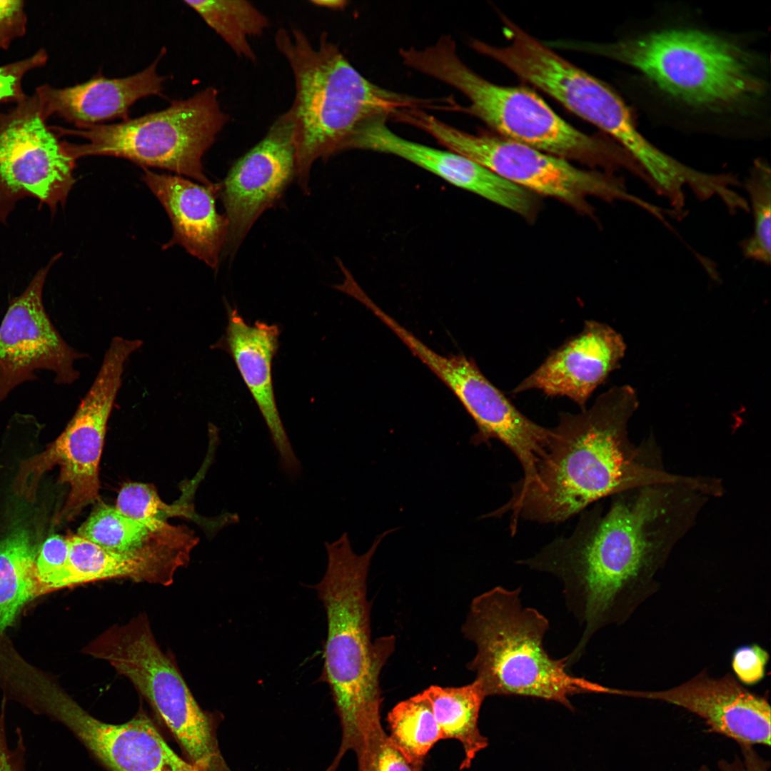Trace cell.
I'll return each mask as SVG.
<instances>
[{
    "label": "cell",
    "instance_id": "cell-1",
    "mask_svg": "<svg viewBox=\"0 0 771 771\" xmlns=\"http://www.w3.org/2000/svg\"><path fill=\"white\" fill-rule=\"evenodd\" d=\"M676 545L672 526L649 499L627 492L581 514L573 533L516 563L559 579L565 605L581 635L566 655L569 666L583 656L593 637L620 625L657 588V575Z\"/></svg>",
    "mask_w": 771,
    "mask_h": 771
},
{
    "label": "cell",
    "instance_id": "cell-2",
    "mask_svg": "<svg viewBox=\"0 0 771 771\" xmlns=\"http://www.w3.org/2000/svg\"><path fill=\"white\" fill-rule=\"evenodd\" d=\"M638 406L635 390L625 385L578 413L561 412L533 475L515 483L508 501L484 517L510 513L514 535L520 520L559 523L603 498L670 475L653 440L635 446L628 438Z\"/></svg>",
    "mask_w": 771,
    "mask_h": 771
},
{
    "label": "cell",
    "instance_id": "cell-3",
    "mask_svg": "<svg viewBox=\"0 0 771 771\" xmlns=\"http://www.w3.org/2000/svg\"><path fill=\"white\" fill-rule=\"evenodd\" d=\"M573 46L630 66L657 94L691 114L747 120L765 109L764 58L737 37L712 29L669 24L613 42Z\"/></svg>",
    "mask_w": 771,
    "mask_h": 771
},
{
    "label": "cell",
    "instance_id": "cell-4",
    "mask_svg": "<svg viewBox=\"0 0 771 771\" xmlns=\"http://www.w3.org/2000/svg\"><path fill=\"white\" fill-rule=\"evenodd\" d=\"M275 45L293 77L294 99L285 112L293 131L296 177L310 194L313 164L346 151L357 128L372 118L408 109H438L439 99L390 91L366 79L323 33L313 44L300 29L281 28Z\"/></svg>",
    "mask_w": 771,
    "mask_h": 771
},
{
    "label": "cell",
    "instance_id": "cell-5",
    "mask_svg": "<svg viewBox=\"0 0 771 771\" xmlns=\"http://www.w3.org/2000/svg\"><path fill=\"white\" fill-rule=\"evenodd\" d=\"M389 533L378 535L361 555L353 550L347 533L326 542V572L314 585L325 608L328 628L321 680L330 687L342 727L336 765L382 727L380 676L394 652L395 638L372 640L367 579L372 558Z\"/></svg>",
    "mask_w": 771,
    "mask_h": 771
},
{
    "label": "cell",
    "instance_id": "cell-6",
    "mask_svg": "<svg viewBox=\"0 0 771 771\" xmlns=\"http://www.w3.org/2000/svg\"><path fill=\"white\" fill-rule=\"evenodd\" d=\"M522 588L496 586L475 597L462 626L476 648L467 668L485 696L514 695L554 701L574 710L578 694L612 695L613 687L568 672L565 657L554 659L545 649L548 618L523 608Z\"/></svg>",
    "mask_w": 771,
    "mask_h": 771
},
{
    "label": "cell",
    "instance_id": "cell-7",
    "mask_svg": "<svg viewBox=\"0 0 771 771\" xmlns=\"http://www.w3.org/2000/svg\"><path fill=\"white\" fill-rule=\"evenodd\" d=\"M399 54L405 66L465 95L470 105L461 110L504 138L568 161L610 163L621 160L618 152L567 123L533 91L495 84L476 74L460 59L450 36H442L423 49L402 48Z\"/></svg>",
    "mask_w": 771,
    "mask_h": 771
},
{
    "label": "cell",
    "instance_id": "cell-8",
    "mask_svg": "<svg viewBox=\"0 0 771 771\" xmlns=\"http://www.w3.org/2000/svg\"><path fill=\"white\" fill-rule=\"evenodd\" d=\"M230 121L218 90L208 86L193 96L173 101L167 108L119 123L81 128L55 127L61 135H74L84 144L66 142L76 160L109 156L130 160L143 168L156 167L214 185L205 175L202 158Z\"/></svg>",
    "mask_w": 771,
    "mask_h": 771
},
{
    "label": "cell",
    "instance_id": "cell-9",
    "mask_svg": "<svg viewBox=\"0 0 771 771\" xmlns=\"http://www.w3.org/2000/svg\"><path fill=\"white\" fill-rule=\"evenodd\" d=\"M127 678L151 705L190 760L200 771H216L219 752L211 721L201 710L177 665L163 652L141 614L115 625L84 649Z\"/></svg>",
    "mask_w": 771,
    "mask_h": 771
},
{
    "label": "cell",
    "instance_id": "cell-10",
    "mask_svg": "<svg viewBox=\"0 0 771 771\" xmlns=\"http://www.w3.org/2000/svg\"><path fill=\"white\" fill-rule=\"evenodd\" d=\"M413 126L429 133L447 150L488 168L528 192L583 206L589 197L605 200L626 198L622 183L598 171L578 168L570 161L501 136L472 134L439 120L425 111L418 113Z\"/></svg>",
    "mask_w": 771,
    "mask_h": 771
},
{
    "label": "cell",
    "instance_id": "cell-11",
    "mask_svg": "<svg viewBox=\"0 0 771 771\" xmlns=\"http://www.w3.org/2000/svg\"><path fill=\"white\" fill-rule=\"evenodd\" d=\"M46 121L35 93L0 112V222L26 196L55 212L75 183L76 160Z\"/></svg>",
    "mask_w": 771,
    "mask_h": 771
},
{
    "label": "cell",
    "instance_id": "cell-12",
    "mask_svg": "<svg viewBox=\"0 0 771 771\" xmlns=\"http://www.w3.org/2000/svg\"><path fill=\"white\" fill-rule=\"evenodd\" d=\"M142 345L139 339L112 338L91 387L48 450V463L60 466L61 480L70 485L65 507L68 516L99 497V466L107 424L122 385L126 363Z\"/></svg>",
    "mask_w": 771,
    "mask_h": 771
},
{
    "label": "cell",
    "instance_id": "cell-13",
    "mask_svg": "<svg viewBox=\"0 0 771 771\" xmlns=\"http://www.w3.org/2000/svg\"><path fill=\"white\" fill-rule=\"evenodd\" d=\"M20 697L66 725L111 771H199L168 746L143 712L122 724L106 723L47 679L27 680Z\"/></svg>",
    "mask_w": 771,
    "mask_h": 771
},
{
    "label": "cell",
    "instance_id": "cell-14",
    "mask_svg": "<svg viewBox=\"0 0 771 771\" xmlns=\"http://www.w3.org/2000/svg\"><path fill=\"white\" fill-rule=\"evenodd\" d=\"M410 351L452 390L473 418L478 431L471 443L478 445H490L493 439L500 441L520 462L522 478H530L545 455L550 428L523 415L473 359L462 354L440 355L420 340L411 343Z\"/></svg>",
    "mask_w": 771,
    "mask_h": 771
},
{
    "label": "cell",
    "instance_id": "cell-15",
    "mask_svg": "<svg viewBox=\"0 0 771 771\" xmlns=\"http://www.w3.org/2000/svg\"><path fill=\"white\" fill-rule=\"evenodd\" d=\"M54 258L15 298L0 326V403L20 383L36 378L35 371L55 373V383L71 384L80 376L74 362L88 356L71 347L46 313L42 293Z\"/></svg>",
    "mask_w": 771,
    "mask_h": 771
},
{
    "label": "cell",
    "instance_id": "cell-16",
    "mask_svg": "<svg viewBox=\"0 0 771 771\" xmlns=\"http://www.w3.org/2000/svg\"><path fill=\"white\" fill-rule=\"evenodd\" d=\"M295 155L284 112L231 168L219 188L228 226L225 256L233 258L255 222L283 193L296 176Z\"/></svg>",
    "mask_w": 771,
    "mask_h": 771
},
{
    "label": "cell",
    "instance_id": "cell-17",
    "mask_svg": "<svg viewBox=\"0 0 771 771\" xmlns=\"http://www.w3.org/2000/svg\"><path fill=\"white\" fill-rule=\"evenodd\" d=\"M620 696L655 700L692 712L714 732L740 745H770L769 702L742 686L732 675L711 677L705 670L680 685L663 690L621 689Z\"/></svg>",
    "mask_w": 771,
    "mask_h": 771
},
{
    "label": "cell",
    "instance_id": "cell-18",
    "mask_svg": "<svg viewBox=\"0 0 771 771\" xmlns=\"http://www.w3.org/2000/svg\"><path fill=\"white\" fill-rule=\"evenodd\" d=\"M67 540L69 558L56 590L116 578L168 585L199 541L189 528L173 525L143 547L127 552L104 549L79 535Z\"/></svg>",
    "mask_w": 771,
    "mask_h": 771
},
{
    "label": "cell",
    "instance_id": "cell-19",
    "mask_svg": "<svg viewBox=\"0 0 771 771\" xmlns=\"http://www.w3.org/2000/svg\"><path fill=\"white\" fill-rule=\"evenodd\" d=\"M388 119L379 116L363 123L350 138L346 150L393 155L518 214L528 216L533 211L534 201L530 192L465 156L397 135L387 126Z\"/></svg>",
    "mask_w": 771,
    "mask_h": 771
},
{
    "label": "cell",
    "instance_id": "cell-20",
    "mask_svg": "<svg viewBox=\"0 0 771 771\" xmlns=\"http://www.w3.org/2000/svg\"><path fill=\"white\" fill-rule=\"evenodd\" d=\"M625 349L623 338L612 327L585 321L579 333L553 350L512 393L538 390L550 397H567L585 410L593 393L618 368Z\"/></svg>",
    "mask_w": 771,
    "mask_h": 771
},
{
    "label": "cell",
    "instance_id": "cell-21",
    "mask_svg": "<svg viewBox=\"0 0 771 771\" xmlns=\"http://www.w3.org/2000/svg\"><path fill=\"white\" fill-rule=\"evenodd\" d=\"M226 310V333L213 347L226 351L233 358L269 430L281 470L295 480L302 473V465L279 415L272 381V361L278 348L279 328L260 321L249 325L236 309L227 304Z\"/></svg>",
    "mask_w": 771,
    "mask_h": 771
},
{
    "label": "cell",
    "instance_id": "cell-22",
    "mask_svg": "<svg viewBox=\"0 0 771 771\" xmlns=\"http://www.w3.org/2000/svg\"><path fill=\"white\" fill-rule=\"evenodd\" d=\"M143 169V180L164 207L171 221L173 236L164 248L180 245L190 254L216 269L228 232L226 217L218 213L215 204L220 184L207 186L179 176Z\"/></svg>",
    "mask_w": 771,
    "mask_h": 771
},
{
    "label": "cell",
    "instance_id": "cell-23",
    "mask_svg": "<svg viewBox=\"0 0 771 771\" xmlns=\"http://www.w3.org/2000/svg\"><path fill=\"white\" fill-rule=\"evenodd\" d=\"M165 51L143 71L124 78L109 79L101 74L82 84L66 88L44 84L35 94L48 119L57 115L76 128L101 124L115 119H128L130 107L138 99L160 95L166 78L156 66Z\"/></svg>",
    "mask_w": 771,
    "mask_h": 771
},
{
    "label": "cell",
    "instance_id": "cell-24",
    "mask_svg": "<svg viewBox=\"0 0 771 771\" xmlns=\"http://www.w3.org/2000/svg\"><path fill=\"white\" fill-rule=\"evenodd\" d=\"M430 705L441 739H455L464 758L460 770L468 769L476 755L488 745L478 728L481 705L486 698L477 681L460 687L431 685L420 693Z\"/></svg>",
    "mask_w": 771,
    "mask_h": 771
},
{
    "label": "cell",
    "instance_id": "cell-25",
    "mask_svg": "<svg viewBox=\"0 0 771 771\" xmlns=\"http://www.w3.org/2000/svg\"><path fill=\"white\" fill-rule=\"evenodd\" d=\"M36 556L26 531H16L0 540V637L24 606L39 596Z\"/></svg>",
    "mask_w": 771,
    "mask_h": 771
},
{
    "label": "cell",
    "instance_id": "cell-26",
    "mask_svg": "<svg viewBox=\"0 0 771 771\" xmlns=\"http://www.w3.org/2000/svg\"><path fill=\"white\" fill-rule=\"evenodd\" d=\"M240 59L256 63L257 56L250 39L262 36L270 21L266 15L248 1L200 0L183 1Z\"/></svg>",
    "mask_w": 771,
    "mask_h": 771
},
{
    "label": "cell",
    "instance_id": "cell-27",
    "mask_svg": "<svg viewBox=\"0 0 771 771\" xmlns=\"http://www.w3.org/2000/svg\"><path fill=\"white\" fill-rule=\"evenodd\" d=\"M387 721L391 743L418 771L425 757L441 740L440 728L428 701L420 693L396 704Z\"/></svg>",
    "mask_w": 771,
    "mask_h": 771
},
{
    "label": "cell",
    "instance_id": "cell-28",
    "mask_svg": "<svg viewBox=\"0 0 771 771\" xmlns=\"http://www.w3.org/2000/svg\"><path fill=\"white\" fill-rule=\"evenodd\" d=\"M151 530L115 507L101 505L80 526L77 535L109 550L127 552L147 545L168 530Z\"/></svg>",
    "mask_w": 771,
    "mask_h": 771
},
{
    "label": "cell",
    "instance_id": "cell-29",
    "mask_svg": "<svg viewBox=\"0 0 771 771\" xmlns=\"http://www.w3.org/2000/svg\"><path fill=\"white\" fill-rule=\"evenodd\" d=\"M753 212L754 230L742 244L745 257L769 264L771 256V177L768 166L755 162L746 181Z\"/></svg>",
    "mask_w": 771,
    "mask_h": 771
},
{
    "label": "cell",
    "instance_id": "cell-30",
    "mask_svg": "<svg viewBox=\"0 0 771 771\" xmlns=\"http://www.w3.org/2000/svg\"><path fill=\"white\" fill-rule=\"evenodd\" d=\"M115 508L125 515L151 530H160L168 523L167 518L182 515L198 518L188 506L169 505L158 496L155 488L141 483H128L121 488Z\"/></svg>",
    "mask_w": 771,
    "mask_h": 771
},
{
    "label": "cell",
    "instance_id": "cell-31",
    "mask_svg": "<svg viewBox=\"0 0 771 771\" xmlns=\"http://www.w3.org/2000/svg\"><path fill=\"white\" fill-rule=\"evenodd\" d=\"M356 754L358 771H418L394 747L382 727L369 734Z\"/></svg>",
    "mask_w": 771,
    "mask_h": 771
},
{
    "label": "cell",
    "instance_id": "cell-32",
    "mask_svg": "<svg viewBox=\"0 0 771 771\" xmlns=\"http://www.w3.org/2000/svg\"><path fill=\"white\" fill-rule=\"evenodd\" d=\"M67 538L53 535L42 545L35 559V573L39 595L56 590L58 578L69 558Z\"/></svg>",
    "mask_w": 771,
    "mask_h": 771
},
{
    "label": "cell",
    "instance_id": "cell-33",
    "mask_svg": "<svg viewBox=\"0 0 771 771\" xmlns=\"http://www.w3.org/2000/svg\"><path fill=\"white\" fill-rule=\"evenodd\" d=\"M48 60L45 49H41L33 55L0 66V104L17 103L26 95L22 89L25 75L35 69L44 66Z\"/></svg>",
    "mask_w": 771,
    "mask_h": 771
},
{
    "label": "cell",
    "instance_id": "cell-34",
    "mask_svg": "<svg viewBox=\"0 0 771 771\" xmlns=\"http://www.w3.org/2000/svg\"><path fill=\"white\" fill-rule=\"evenodd\" d=\"M769 653L757 644L737 648L732 657V668L736 679L746 685L760 682L765 676Z\"/></svg>",
    "mask_w": 771,
    "mask_h": 771
},
{
    "label": "cell",
    "instance_id": "cell-35",
    "mask_svg": "<svg viewBox=\"0 0 771 771\" xmlns=\"http://www.w3.org/2000/svg\"><path fill=\"white\" fill-rule=\"evenodd\" d=\"M26 25L23 1H0V51L8 49L13 41L23 36Z\"/></svg>",
    "mask_w": 771,
    "mask_h": 771
},
{
    "label": "cell",
    "instance_id": "cell-36",
    "mask_svg": "<svg viewBox=\"0 0 771 771\" xmlns=\"http://www.w3.org/2000/svg\"><path fill=\"white\" fill-rule=\"evenodd\" d=\"M313 5L329 9H342L346 6L348 2L340 0H315L311 1Z\"/></svg>",
    "mask_w": 771,
    "mask_h": 771
},
{
    "label": "cell",
    "instance_id": "cell-37",
    "mask_svg": "<svg viewBox=\"0 0 771 771\" xmlns=\"http://www.w3.org/2000/svg\"><path fill=\"white\" fill-rule=\"evenodd\" d=\"M0 771H14L0 739Z\"/></svg>",
    "mask_w": 771,
    "mask_h": 771
},
{
    "label": "cell",
    "instance_id": "cell-38",
    "mask_svg": "<svg viewBox=\"0 0 771 771\" xmlns=\"http://www.w3.org/2000/svg\"><path fill=\"white\" fill-rule=\"evenodd\" d=\"M348 273H349V272H346V273H344V275H346V274H348ZM350 274H351V273H350ZM336 286H335V288H336Z\"/></svg>",
    "mask_w": 771,
    "mask_h": 771
}]
</instances>
